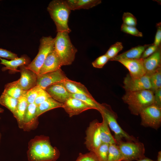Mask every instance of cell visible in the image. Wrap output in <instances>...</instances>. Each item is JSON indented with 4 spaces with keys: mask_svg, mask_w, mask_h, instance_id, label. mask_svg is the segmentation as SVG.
Instances as JSON below:
<instances>
[{
    "mask_svg": "<svg viewBox=\"0 0 161 161\" xmlns=\"http://www.w3.org/2000/svg\"><path fill=\"white\" fill-rule=\"evenodd\" d=\"M0 64L5 66L3 67V71L8 69L13 72H19V70L17 69L18 67L23 66H27L30 63L29 59L27 57L22 56L10 61L2 59L0 58Z\"/></svg>",
    "mask_w": 161,
    "mask_h": 161,
    "instance_id": "obj_20",
    "label": "cell"
},
{
    "mask_svg": "<svg viewBox=\"0 0 161 161\" xmlns=\"http://www.w3.org/2000/svg\"><path fill=\"white\" fill-rule=\"evenodd\" d=\"M62 83L70 93L83 94L90 97H93L86 86L80 83L68 78Z\"/></svg>",
    "mask_w": 161,
    "mask_h": 161,
    "instance_id": "obj_21",
    "label": "cell"
},
{
    "mask_svg": "<svg viewBox=\"0 0 161 161\" xmlns=\"http://www.w3.org/2000/svg\"><path fill=\"white\" fill-rule=\"evenodd\" d=\"M143 63L146 74L149 76L161 68V47L152 55L143 59Z\"/></svg>",
    "mask_w": 161,
    "mask_h": 161,
    "instance_id": "obj_18",
    "label": "cell"
},
{
    "mask_svg": "<svg viewBox=\"0 0 161 161\" xmlns=\"http://www.w3.org/2000/svg\"><path fill=\"white\" fill-rule=\"evenodd\" d=\"M75 161H99L95 154L93 152L85 154L80 153Z\"/></svg>",
    "mask_w": 161,
    "mask_h": 161,
    "instance_id": "obj_36",
    "label": "cell"
},
{
    "mask_svg": "<svg viewBox=\"0 0 161 161\" xmlns=\"http://www.w3.org/2000/svg\"><path fill=\"white\" fill-rule=\"evenodd\" d=\"M50 97V96L46 90L41 88L34 103L37 106Z\"/></svg>",
    "mask_w": 161,
    "mask_h": 161,
    "instance_id": "obj_38",
    "label": "cell"
},
{
    "mask_svg": "<svg viewBox=\"0 0 161 161\" xmlns=\"http://www.w3.org/2000/svg\"></svg>",
    "mask_w": 161,
    "mask_h": 161,
    "instance_id": "obj_47",
    "label": "cell"
},
{
    "mask_svg": "<svg viewBox=\"0 0 161 161\" xmlns=\"http://www.w3.org/2000/svg\"><path fill=\"white\" fill-rule=\"evenodd\" d=\"M1 132H0V142H1Z\"/></svg>",
    "mask_w": 161,
    "mask_h": 161,
    "instance_id": "obj_46",
    "label": "cell"
},
{
    "mask_svg": "<svg viewBox=\"0 0 161 161\" xmlns=\"http://www.w3.org/2000/svg\"><path fill=\"white\" fill-rule=\"evenodd\" d=\"M100 123L95 120L91 122L86 131L85 144L90 151L94 152L102 143L100 131Z\"/></svg>",
    "mask_w": 161,
    "mask_h": 161,
    "instance_id": "obj_9",
    "label": "cell"
},
{
    "mask_svg": "<svg viewBox=\"0 0 161 161\" xmlns=\"http://www.w3.org/2000/svg\"><path fill=\"white\" fill-rule=\"evenodd\" d=\"M123 83V88L126 92L151 90V88L149 76L146 74L140 78H134L128 74L124 78Z\"/></svg>",
    "mask_w": 161,
    "mask_h": 161,
    "instance_id": "obj_10",
    "label": "cell"
},
{
    "mask_svg": "<svg viewBox=\"0 0 161 161\" xmlns=\"http://www.w3.org/2000/svg\"><path fill=\"white\" fill-rule=\"evenodd\" d=\"M123 65L129 71V74L133 78L141 77L146 74L143 65V59H121L117 61Z\"/></svg>",
    "mask_w": 161,
    "mask_h": 161,
    "instance_id": "obj_12",
    "label": "cell"
},
{
    "mask_svg": "<svg viewBox=\"0 0 161 161\" xmlns=\"http://www.w3.org/2000/svg\"><path fill=\"white\" fill-rule=\"evenodd\" d=\"M1 57L11 60L18 58L16 54L5 49L0 48V58Z\"/></svg>",
    "mask_w": 161,
    "mask_h": 161,
    "instance_id": "obj_40",
    "label": "cell"
},
{
    "mask_svg": "<svg viewBox=\"0 0 161 161\" xmlns=\"http://www.w3.org/2000/svg\"><path fill=\"white\" fill-rule=\"evenodd\" d=\"M70 97L79 99L91 107L93 109L97 110L99 112L102 107V104L97 102L93 98L88 97L84 94H71Z\"/></svg>",
    "mask_w": 161,
    "mask_h": 161,
    "instance_id": "obj_28",
    "label": "cell"
},
{
    "mask_svg": "<svg viewBox=\"0 0 161 161\" xmlns=\"http://www.w3.org/2000/svg\"><path fill=\"white\" fill-rule=\"evenodd\" d=\"M157 30L153 44L157 47H161V23L159 22L156 25Z\"/></svg>",
    "mask_w": 161,
    "mask_h": 161,
    "instance_id": "obj_41",
    "label": "cell"
},
{
    "mask_svg": "<svg viewBox=\"0 0 161 161\" xmlns=\"http://www.w3.org/2000/svg\"><path fill=\"white\" fill-rule=\"evenodd\" d=\"M102 107L99 112L106 120L109 128L114 132V137L117 143L123 139L127 141H138L135 137L129 135L124 131L117 123L116 113L112 109L110 105L105 103L102 104Z\"/></svg>",
    "mask_w": 161,
    "mask_h": 161,
    "instance_id": "obj_5",
    "label": "cell"
},
{
    "mask_svg": "<svg viewBox=\"0 0 161 161\" xmlns=\"http://www.w3.org/2000/svg\"><path fill=\"white\" fill-rule=\"evenodd\" d=\"M67 4L71 10L88 9L100 4V0H66Z\"/></svg>",
    "mask_w": 161,
    "mask_h": 161,
    "instance_id": "obj_22",
    "label": "cell"
},
{
    "mask_svg": "<svg viewBox=\"0 0 161 161\" xmlns=\"http://www.w3.org/2000/svg\"><path fill=\"white\" fill-rule=\"evenodd\" d=\"M151 44L140 45L135 47L117 55L110 61H117L121 59H139L141 58L142 55L145 50Z\"/></svg>",
    "mask_w": 161,
    "mask_h": 161,
    "instance_id": "obj_19",
    "label": "cell"
},
{
    "mask_svg": "<svg viewBox=\"0 0 161 161\" xmlns=\"http://www.w3.org/2000/svg\"><path fill=\"white\" fill-rule=\"evenodd\" d=\"M141 125L157 130L161 125V108L154 104L143 109L139 114Z\"/></svg>",
    "mask_w": 161,
    "mask_h": 161,
    "instance_id": "obj_8",
    "label": "cell"
},
{
    "mask_svg": "<svg viewBox=\"0 0 161 161\" xmlns=\"http://www.w3.org/2000/svg\"><path fill=\"white\" fill-rule=\"evenodd\" d=\"M54 38L51 36L42 37L37 55L29 64L25 66L26 68L38 75L48 55L54 49Z\"/></svg>",
    "mask_w": 161,
    "mask_h": 161,
    "instance_id": "obj_6",
    "label": "cell"
},
{
    "mask_svg": "<svg viewBox=\"0 0 161 161\" xmlns=\"http://www.w3.org/2000/svg\"><path fill=\"white\" fill-rule=\"evenodd\" d=\"M123 48L122 43L117 42L110 46L105 54L109 59V60L116 56L118 53Z\"/></svg>",
    "mask_w": 161,
    "mask_h": 161,
    "instance_id": "obj_32",
    "label": "cell"
},
{
    "mask_svg": "<svg viewBox=\"0 0 161 161\" xmlns=\"http://www.w3.org/2000/svg\"><path fill=\"white\" fill-rule=\"evenodd\" d=\"M4 111V110L3 109L0 108V114L3 113Z\"/></svg>",
    "mask_w": 161,
    "mask_h": 161,
    "instance_id": "obj_45",
    "label": "cell"
},
{
    "mask_svg": "<svg viewBox=\"0 0 161 161\" xmlns=\"http://www.w3.org/2000/svg\"><path fill=\"white\" fill-rule=\"evenodd\" d=\"M18 100L16 110L13 114L17 120L19 128L21 129L24 117L28 104L24 95L19 98Z\"/></svg>",
    "mask_w": 161,
    "mask_h": 161,
    "instance_id": "obj_23",
    "label": "cell"
},
{
    "mask_svg": "<svg viewBox=\"0 0 161 161\" xmlns=\"http://www.w3.org/2000/svg\"><path fill=\"white\" fill-rule=\"evenodd\" d=\"M154 104L161 108V88L154 92Z\"/></svg>",
    "mask_w": 161,
    "mask_h": 161,
    "instance_id": "obj_42",
    "label": "cell"
},
{
    "mask_svg": "<svg viewBox=\"0 0 161 161\" xmlns=\"http://www.w3.org/2000/svg\"><path fill=\"white\" fill-rule=\"evenodd\" d=\"M160 47H157L153 44H151L144 51L141 58L143 59L146 58L153 54Z\"/></svg>",
    "mask_w": 161,
    "mask_h": 161,
    "instance_id": "obj_39",
    "label": "cell"
},
{
    "mask_svg": "<svg viewBox=\"0 0 161 161\" xmlns=\"http://www.w3.org/2000/svg\"><path fill=\"white\" fill-rule=\"evenodd\" d=\"M117 145L124 157V161L137 160L145 157L144 145L141 142L122 140Z\"/></svg>",
    "mask_w": 161,
    "mask_h": 161,
    "instance_id": "obj_7",
    "label": "cell"
},
{
    "mask_svg": "<svg viewBox=\"0 0 161 161\" xmlns=\"http://www.w3.org/2000/svg\"><path fill=\"white\" fill-rule=\"evenodd\" d=\"M137 161H154L150 159L145 157L144 158L137 160Z\"/></svg>",
    "mask_w": 161,
    "mask_h": 161,
    "instance_id": "obj_43",
    "label": "cell"
},
{
    "mask_svg": "<svg viewBox=\"0 0 161 161\" xmlns=\"http://www.w3.org/2000/svg\"><path fill=\"white\" fill-rule=\"evenodd\" d=\"M121 30L124 32L134 36L142 37L143 35L142 33L139 31L135 27L128 26L123 23L121 26Z\"/></svg>",
    "mask_w": 161,
    "mask_h": 161,
    "instance_id": "obj_34",
    "label": "cell"
},
{
    "mask_svg": "<svg viewBox=\"0 0 161 161\" xmlns=\"http://www.w3.org/2000/svg\"><path fill=\"white\" fill-rule=\"evenodd\" d=\"M60 60L54 49L48 55L41 67L38 74L56 71L61 68Z\"/></svg>",
    "mask_w": 161,
    "mask_h": 161,
    "instance_id": "obj_16",
    "label": "cell"
},
{
    "mask_svg": "<svg viewBox=\"0 0 161 161\" xmlns=\"http://www.w3.org/2000/svg\"><path fill=\"white\" fill-rule=\"evenodd\" d=\"M109 144L102 143L94 152L99 161H107Z\"/></svg>",
    "mask_w": 161,
    "mask_h": 161,
    "instance_id": "obj_31",
    "label": "cell"
},
{
    "mask_svg": "<svg viewBox=\"0 0 161 161\" xmlns=\"http://www.w3.org/2000/svg\"><path fill=\"white\" fill-rule=\"evenodd\" d=\"M37 107L34 103L28 105L21 128L24 131H30L37 128L39 122L36 115Z\"/></svg>",
    "mask_w": 161,
    "mask_h": 161,
    "instance_id": "obj_13",
    "label": "cell"
},
{
    "mask_svg": "<svg viewBox=\"0 0 161 161\" xmlns=\"http://www.w3.org/2000/svg\"><path fill=\"white\" fill-rule=\"evenodd\" d=\"M107 161H124V157L117 144H109Z\"/></svg>",
    "mask_w": 161,
    "mask_h": 161,
    "instance_id": "obj_29",
    "label": "cell"
},
{
    "mask_svg": "<svg viewBox=\"0 0 161 161\" xmlns=\"http://www.w3.org/2000/svg\"><path fill=\"white\" fill-rule=\"evenodd\" d=\"M41 88L36 85L35 87L27 91L25 96L29 104L34 103L38 92Z\"/></svg>",
    "mask_w": 161,
    "mask_h": 161,
    "instance_id": "obj_33",
    "label": "cell"
},
{
    "mask_svg": "<svg viewBox=\"0 0 161 161\" xmlns=\"http://www.w3.org/2000/svg\"><path fill=\"white\" fill-rule=\"evenodd\" d=\"M19 67L21 77L17 81L22 89L27 91L36 85L37 75L26 68L25 66Z\"/></svg>",
    "mask_w": 161,
    "mask_h": 161,
    "instance_id": "obj_14",
    "label": "cell"
},
{
    "mask_svg": "<svg viewBox=\"0 0 161 161\" xmlns=\"http://www.w3.org/2000/svg\"><path fill=\"white\" fill-rule=\"evenodd\" d=\"M69 34L58 32L54 38V49L62 66L72 64L77 52V49L71 42Z\"/></svg>",
    "mask_w": 161,
    "mask_h": 161,
    "instance_id": "obj_4",
    "label": "cell"
},
{
    "mask_svg": "<svg viewBox=\"0 0 161 161\" xmlns=\"http://www.w3.org/2000/svg\"><path fill=\"white\" fill-rule=\"evenodd\" d=\"M68 78L61 68L55 71L37 75L36 85L45 90L50 85L62 83Z\"/></svg>",
    "mask_w": 161,
    "mask_h": 161,
    "instance_id": "obj_11",
    "label": "cell"
},
{
    "mask_svg": "<svg viewBox=\"0 0 161 161\" xmlns=\"http://www.w3.org/2000/svg\"><path fill=\"white\" fill-rule=\"evenodd\" d=\"M109 61V58L105 54L97 58L92 63V64L95 68H102Z\"/></svg>",
    "mask_w": 161,
    "mask_h": 161,
    "instance_id": "obj_37",
    "label": "cell"
},
{
    "mask_svg": "<svg viewBox=\"0 0 161 161\" xmlns=\"http://www.w3.org/2000/svg\"><path fill=\"white\" fill-rule=\"evenodd\" d=\"M63 108L70 117L93 109L81 100L70 97L63 103Z\"/></svg>",
    "mask_w": 161,
    "mask_h": 161,
    "instance_id": "obj_15",
    "label": "cell"
},
{
    "mask_svg": "<svg viewBox=\"0 0 161 161\" xmlns=\"http://www.w3.org/2000/svg\"><path fill=\"white\" fill-rule=\"evenodd\" d=\"M18 99L3 92L0 97V104L9 109L13 114L17 107Z\"/></svg>",
    "mask_w": 161,
    "mask_h": 161,
    "instance_id": "obj_27",
    "label": "cell"
},
{
    "mask_svg": "<svg viewBox=\"0 0 161 161\" xmlns=\"http://www.w3.org/2000/svg\"><path fill=\"white\" fill-rule=\"evenodd\" d=\"M27 92L21 88L16 80L6 84L3 92L18 99L25 95Z\"/></svg>",
    "mask_w": 161,
    "mask_h": 161,
    "instance_id": "obj_26",
    "label": "cell"
},
{
    "mask_svg": "<svg viewBox=\"0 0 161 161\" xmlns=\"http://www.w3.org/2000/svg\"><path fill=\"white\" fill-rule=\"evenodd\" d=\"M51 18L54 22L57 32H71L68 25V21L71 10L65 0H53L47 7Z\"/></svg>",
    "mask_w": 161,
    "mask_h": 161,
    "instance_id": "obj_3",
    "label": "cell"
},
{
    "mask_svg": "<svg viewBox=\"0 0 161 161\" xmlns=\"http://www.w3.org/2000/svg\"><path fill=\"white\" fill-rule=\"evenodd\" d=\"M45 90L51 97L61 103H64L70 97V93L67 91L62 83L50 85Z\"/></svg>",
    "mask_w": 161,
    "mask_h": 161,
    "instance_id": "obj_17",
    "label": "cell"
},
{
    "mask_svg": "<svg viewBox=\"0 0 161 161\" xmlns=\"http://www.w3.org/2000/svg\"><path fill=\"white\" fill-rule=\"evenodd\" d=\"M122 19L123 23L126 25L135 27L137 24L136 18L130 13H124L123 15Z\"/></svg>",
    "mask_w": 161,
    "mask_h": 161,
    "instance_id": "obj_35",
    "label": "cell"
},
{
    "mask_svg": "<svg viewBox=\"0 0 161 161\" xmlns=\"http://www.w3.org/2000/svg\"><path fill=\"white\" fill-rule=\"evenodd\" d=\"M27 155L29 161H56L60 153L56 147L52 145L49 137L41 135L30 140Z\"/></svg>",
    "mask_w": 161,
    "mask_h": 161,
    "instance_id": "obj_1",
    "label": "cell"
},
{
    "mask_svg": "<svg viewBox=\"0 0 161 161\" xmlns=\"http://www.w3.org/2000/svg\"><path fill=\"white\" fill-rule=\"evenodd\" d=\"M151 90L154 92L161 88V68L159 69L149 76Z\"/></svg>",
    "mask_w": 161,
    "mask_h": 161,
    "instance_id": "obj_30",
    "label": "cell"
},
{
    "mask_svg": "<svg viewBox=\"0 0 161 161\" xmlns=\"http://www.w3.org/2000/svg\"><path fill=\"white\" fill-rule=\"evenodd\" d=\"M63 103L56 101L51 97L37 106L36 115L38 117L44 113L52 109L63 108Z\"/></svg>",
    "mask_w": 161,
    "mask_h": 161,
    "instance_id": "obj_25",
    "label": "cell"
},
{
    "mask_svg": "<svg viewBox=\"0 0 161 161\" xmlns=\"http://www.w3.org/2000/svg\"><path fill=\"white\" fill-rule=\"evenodd\" d=\"M102 121L100 123V131L102 143L109 144H116L117 143L114 137L112 135L106 120L102 116Z\"/></svg>",
    "mask_w": 161,
    "mask_h": 161,
    "instance_id": "obj_24",
    "label": "cell"
},
{
    "mask_svg": "<svg viewBox=\"0 0 161 161\" xmlns=\"http://www.w3.org/2000/svg\"><path fill=\"white\" fill-rule=\"evenodd\" d=\"M154 92L150 89L126 92L122 97L131 113L138 115L144 108L154 104Z\"/></svg>",
    "mask_w": 161,
    "mask_h": 161,
    "instance_id": "obj_2",
    "label": "cell"
},
{
    "mask_svg": "<svg viewBox=\"0 0 161 161\" xmlns=\"http://www.w3.org/2000/svg\"><path fill=\"white\" fill-rule=\"evenodd\" d=\"M157 161H161V151H160L158 152L157 156Z\"/></svg>",
    "mask_w": 161,
    "mask_h": 161,
    "instance_id": "obj_44",
    "label": "cell"
}]
</instances>
